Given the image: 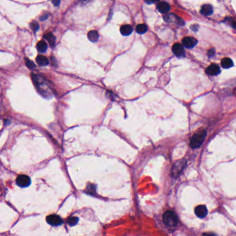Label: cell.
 <instances>
[{"instance_id":"cell-1","label":"cell","mask_w":236,"mask_h":236,"mask_svg":"<svg viewBox=\"0 0 236 236\" xmlns=\"http://www.w3.org/2000/svg\"><path fill=\"white\" fill-rule=\"evenodd\" d=\"M206 136V131L205 130H202V131L195 134L190 139V147L193 148H197V147H200L205 140Z\"/></svg>"},{"instance_id":"cell-2","label":"cell","mask_w":236,"mask_h":236,"mask_svg":"<svg viewBox=\"0 0 236 236\" xmlns=\"http://www.w3.org/2000/svg\"><path fill=\"white\" fill-rule=\"evenodd\" d=\"M163 221L166 225L170 227H175L177 225L178 218L174 212L172 210H168L163 215Z\"/></svg>"},{"instance_id":"cell-3","label":"cell","mask_w":236,"mask_h":236,"mask_svg":"<svg viewBox=\"0 0 236 236\" xmlns=\"http://www.w3.org/2000/svg\"><path fill=\"white\" fill-rule=\"evenodd\" d=\"M186 166V159H181L176 162L172 168V175L173 177H177L183 171L184 168Z\"/></svg>"},{"instance_id":"cell-4","label":"cell","mask_w":236,"mask_h":236,"mask_svg":"<svg viewBox=\"0 0 236 236\" xmlns=\"http://www.w3.org/2000/svg\"><path fill=\"white\" fill-rule=\"evenodd\" d=\"M47 223L53 226H58L63 224V220L57 215H51L47 217Z\"/></svg>"},{"instance_id":"cell-5","label":"cell","mask_w":236,"mask_h":236,"mask_svg":"<svg viewBox=\"0 0 236 236\" xmlns=\"http://www.w3.org/2000/svg\"><path fill=\"white\" fill-rule=\"evenodd\" d=\"M31 183V179L27 175H19L16 179V184L18 186L22 188H27L28 186H30Z\"/></svg>"},{"instance_id":"cell-6","label":"cell","mask_w":236,"mask_h":236,"mask_svg":"<svg viewBox=\"0 0 236 236\" xmlns=\"http://www.w3.org/2000/svg\"><path fill=\"white\" fill-rule=\"evenodd\" d=\"M197 44V40L193 37H186L182 40V44L187 49H192Z\"/></svg>"},{"instance_id":"cell-7","label":"cell","mask_w":236,"mask_h":236,"mask_svg":"<svg viewBox=\"0 0 236 236\" xmlns=\"http://www.w3.org/2000/svg\"><path fill=\"white\" fill-rule=\"evenodd\" d=\"M172 52L174 53L175 55L178 57V58H183V57L185 56V54H186V52H185L184 47L182 45L177 43L175 44L172 46Z\"/></svg>"},{"instance_id":"cell-8","label":"cell","mask_w":236,"mask_h":236,"mask_svg":"<svg viewBox=\"0 0 236 236\" xmlns=\"http://www.w3.org/2000/svg\"><path fill=\"white\" fill-rule=\"evenodd\" d=\"M195 215L200 218H204L208 214V210L206 207L204 205H200L196 207L195 209Z\"/></svg>"},{"instance_id":"cell-9","label":"cell","mask_w":236,"mask_h":236,"mask_svg":"<svg viewBox=\"0 0 236 236\" xmlns=\"http://www.w3.org/2000/svg\"><path fill=\"white\" fill-rule=\"evenodd\" d=\"M206 72L210 76H217L220 73V69L217 64H212L207 68Z\"/></svg>"},{"instance_id":"cell-10","label":"cell","mask_w":236,"mask_h":236,"mask_svg":"<svg viewBox=\"0 0 236 236\" xmlns=\"http://www.w3.org/2000/svg\"><path fill=\"white\" fill-rule=\"evenodd\" d=\"M157 8L161 13H166L170 10V6L166 2H159L157 6Z\"/></svg>"},{"instance_id":"cell-11","label":"cell","mask_w":236,"mask_h":236,"mask_svg":"<svg viewBox=\"0 0 236 236\" xmlns=\"http://www.w3.org/2000/svg\"><path fill=\"white\" fill-rule=\"evenodd\" d=\"M213 12V7L209 4H205L202 6L201 8V13L205 16H209L212 15Z\"/></svg>"},{"instance_id":"cell-12","label":"cell","mask_w":236,"mask_h":236,"mask_svg":"<svg viewBox=\"0 0 236 236\" xmlns=\"http://www.w3.org/2000/svg\"><path fill=\"white\" fill-rule=\"evenodd\" d=\"M121 33L122 35L124 36H127L130 35V34L132 33V28L130 25L126 24V25H123L121 27Z\"/></svg>"},{"instance_id":"cell-13","label":"cell","mask_w":236,"mask_h":236,"mask_svg":"<svg viewBox=\"0 0 236 236\" xmlns=\"http://www.w3.org/2000/svg\"><path fill=\"white\" fill-rule=\"evenodd\" d=\"M36 62H37V63L39 65V66H42V67L47 66V65H48L49 63V60H48L45 56H41V55L38 56V57H37Z\"/></svg>"},{"instance_id":"cell-14","label":"cell","mask_w":236,"mask_h":236,"mask_svg":"<svg viewBox=\"0 0 236 236\" xmlns=\"http://www.w3.org/2000/svg\"><path fill=\"white\" fill-rule=\"evenodd\" d=\"M221 64L224 68L225 69H229V68L232 67L234 66V62H233L232 60L229 58H223L221 61Z\"/></svg>"},{"instance_id":"cell-15","label":"cell","mask_w":236,"mask_h":236,"mask_svg":"<svg viewBox=\"0 0 236 236\" xmlns=\"http://www.w3.org/2000/svg\"><path fill=\"white\" fill-rule=\"evenodd\" d=\"M87 38L91 42H96L98 41L99 38V35L96 31H90L87 34Z\"/></svg>"},{"instance_id":"cell-16","label":"cell","mask_w":236,"mask_h":236,"mask_svg":"<svg viewBox=\"0 0 236 236\" xmlns=\"http://www.w3.org/2000/svg\"><path fill=\"white\" fill-rule=\"evenodd\" d=\"M48 46L44 41H39L37 44V49L39 53H44L47 50Z\"/></svg>"},{"instance_id":"cell-17","label":"cell","mask_w":236,"mask_h":236,"mask_svg":"<svg viewBox=\"0 0 236 236\" xmlns=\"http://www.w3.org/2000/svg\"><path fill=\"white\" fill-rule=\"evenodd\" d=\"M44 38L46 39L48 42H49V43L51 46H52V47H54V45H55V43H56V38L52 33H47L46 35H44Z\"/></svg>"},{"instance_id":"cell-18","label":"cell","mask_w":236,"mask_h":236,"mask_svg":"<svg viewBox=\"0 0 236 236\" xmlns=\"http://www.w3.org/2000/svg\"><path fill=\"white\" fill-rule=\"evenodd\" d=\"M147 27L146 25L144 24H139L136 27V33L139 34H144L145 33L147 32Z\"/></svg>"},{"instance_id":"cell-19","label":"cell","mask_w":236,"mask_h":236,"mask_svg":"<svg viewBox=\"0 0 236 236\" xmlns=\"http://www.w3.org/2000/svg\"><path fill=\"white\" fill-rule=\"evenodd\" d=\"M78 222V218L76 217H70L67 220V223L69 226H75Z\"/></svg>"},{"instance_id":"cell-20","label":"cell","mask_w":236,"mask_h":236,"mask_svg":"<svg viewBox=\"0 0 236 236\" xmlns=\"http://www.w3.org/2000/svg\"><path fill=\"white\" fill-rule=\"evenodd\" d=\"M30 27L32 31H33L34 32H37L38 30L39 29V24H38V22L35 21H33L30 24Z\"/></svg>"},{"instance_id":"cell-21","label":"cell","mask_w":236,"mask_h":236,"mask_svg":"<svg viewBox=\"0 0 236 236\" xmlns=\"http://www.w3.org/2000/svg\"><path fill=\"white\" fill-rule=\"evenodd\" d=\"M26 64H27V66L31 69H33L35 67V64H34L32 61L30 60H28V59H26Z\"/></svg>"},{"instance_id":"cell-22","label":"cell","mask_w":236,"mask_h":236,"mask_svg":"<svg viewBox=\"0 0 236 236\" xmlns=\"http://www.w3.org/2000/svg\"><path fill=\"white\" fill-rule=\"evenodd\" d=\"M49 13H44L43 15H42V16L40 17V20H41V21H44V20H45V19H47L48 18V17H49Z\"/></svg>"},{"instance_id":"cell-23","label":"cell","mask_w":236,"mask_h":236,"mask_svg":"<svg viewBox=\"0 0 236 236\" xmlns=\"http://www.w3.org/2000/svg\"><path fill=\"white\" fill-rule=\"evenodd\" d=\"M208 55L209 56V58H211V57L214 56V55H215V49H210L209 52H208Z\"/></svg>"},{"instance_id":"cell-24","label":"cell","mask_w":236,"mask_h":236,"mask_svg":"<svg viewBox=\"0 0 236 236\" xmlns=\"http://www.w3.org/2000/svg\"><path fill=\"white\" fill-rule=\"evenodd\" d=\"M202 236H216V235L213 233H204Z\"/></svg>"},{"instance_id":"cell-25","label":"cell","mask_w":236,"mask_h":236,"mask_svg":"<svg viewBox=\"0 0 236 236\" xmlns=\"http://www.w3.org/2000/svg\"><path fill=\"white\" fill-rule=\"evenodd\" d=\"M231 26L234 28V29H236V20H232L231 22Z\"/></svg>"},{"instance_id":"cell-26","label":"cell","mask_w":236,"mask_h":236,"mask_svg":"<svg viewBox=\"0 0 236 236\" xmlns=\"http://www.w3.org/2000/svg\"><path fill=\"white\" fill-rule=\"evenodd\" d=\"M52 3L54 4V6H58L59 4H60V1H57V2L53 1Z\"/></svg>"}]
</instances>
